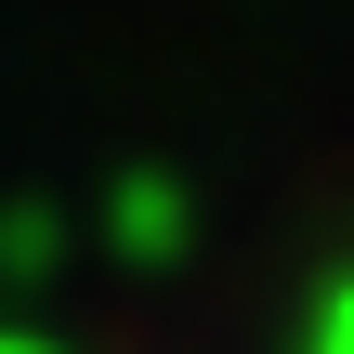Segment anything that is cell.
<instances>
[{
  "label": "cell",
  "instance_id": "1",
  "mask_svg": "<svg viewBox=\"0 0 354 354\" xmlns=\"http://www.w3.org/2000/svg\"><path fill=\"white\" fill-rule=\"evenodd\" d=\"M105 236H118V263H171V250H184V184H171V171H131L118 210H105Z\"/></svg>",
  "mask_w": 354,
  "mask_h": 354
},
{
  "label": "cell",
  "instance_id": "2",
  "mask_svg": "<svg viewBox=\"0 0 354 354\" xmlns=\"http://www.w3.org/2000/svg\"><path fill=\"white\" fill-rule=\"evenodd\" d=\"M0 263L39 276V263H53V210H13V223H0Z\"/></svg>",
  "mask_w": 354,
  "mask_h": 354
},
{
  "label": "cell",
  "instance_id": "3",
  "mask_svg": "<svg viewBox=\"0 0 354 354\" xmlns=\"http://www.w3.org/2000/svg\"><path fill=\"white\" fill-rule=\"evenodd\" d=\"M315 354H354V276L328 289V315H315Z\"/></svg>",
  "mask_w": 354,
  "mask_h": 354
},
{
  "label": "cell",
  "instance_id": "4",
  "mask_svg": "<svg viewBox=\"0 0 354 354\" xmlns=\"http://www.w3.org/2000/svg\"><path fill=\"white\" fill-rule=\"evenodd\" d=\"M0 354H39V342H0Z\"/></svg>",
  "mask_w": 354,
  "mask_h": 354
}]
</instances>
